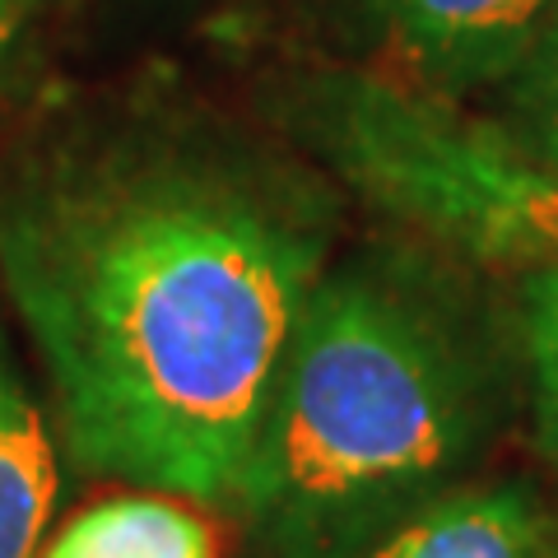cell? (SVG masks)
Wrapping results in <instances>:
<instances>
[{"mask_svg":"<svg viewBox=\"0 0 558 558\" xmlns=\"http://www.w3.org/2000/svg\"><path fill=\"white\" fill-rule=\"evenodd\" d=\"M336 196L238 140L70 126L0 182V293L89 475L233 508Z\"/></svg>","mask_w":558,"mask_h":558,"instance_id":"obj_1","label":"cell"},{"mask_svg":"<svg viewBox=\"0 0 558 558\" xmlns=\"http://www.w3.org/2000/svg\"><path fill=\"white\" fill-rule=\"evenodd\" d=\"M498 359L428 256L330 260L279 359L233 494L256 558H363L457 488L494 433Z\"/></svg>","mask_w":558,"mask_h":558,"instance_id":"obj_2","label":"cell"},{"mask_svg":"<svg viewBox=\"0 0 558 558\" xmlns=\"http://www.w3.org/2000/svg\"><path fill=\"white\" fill-rule=\"evenodd\" d=\"M317 159L418 238L465 260L558 270V178L498 121H470L391 75H322L293 98Z\"/></svg>","mask_w":558,"mask_h":558,"instance_id":"obj_3","label":"cell"},{"mask_svg":"<svg viewBox=\"0 0 558 558\" xmlns=\"http://www.w3.org/2000/svg\"><path fill=\"white\" fill-rule=\"evenodd\" d=\"M558 0H359L377 51L433 98H465L512 80Z\"/></svg>","mask_w":558,"mask_h":558,"instance_id":"obj_4","label":"cell"},{"mask_svg":"<svg viewBox=\"0 0 558 558\" xmlns=\"http://www.w3.org/2000/svg\"><path fill=\"white\" fill-rule=\"evenodd\" d=\"M363 558H558V517L521 480L457 484Z\"/></svg>","mask_w":558,"mask_h":558,"instance_id":"obj_5","label":"cell"},{"mask_svg":"<svg viewBox=\"0 0 558 558\" xmlns=\"http://www.w3.org/2000/svg\"><path fill=\"white\" fill-rule=\"evenodd\" d=\"M57 438L0 322V558H33L57 508Z\"/></svg>","mask_w":558,"mask_h":558,"instance_id":"obj_6","label":"cell"},{"mask_svg":"<svg viewBox=\"0 0 558 558\" xmlns=\"http://www.w3.org/2000/svg\"><path fill=\"white\" fill-rule=\"evenodd\" d=\"M43 558H215V535L178 498L131 494L70 517Z\"/></svg>","mask_w":558,"mask_h":558,"instance_id":"obj_7","label":"cell"},{"mask_svg":"<svg viewBox=\"0 0 558 558\" xmlns=\"http://www.w3.org/2000/svg\"><path fill=\"white\" fill-rule=\"evenodd\" d=\"M521 359L531 381L535 447L558 480V270H531L521 279Z\"/></svg>","mask_w":558,"mask_h":558,"instance_id":"obj_8","label":"cell"},{"mask_svg":"<svg viewBox=\"0 0 558 558\" xmlns=\"http://www.w3.org/2000/svg\"><path fill=\"white\" fill-rule=\"evenodd\" d=\"M508 84V121H498V126L526 159L558 178V5Z\"/></svg>","mask_w":558,"mask_h":558,"instance_id":"obj_9","label":"cell"},{"mask_svg":"<svg viewBox=\"0 0 558 558\" xmlns=\"http://www.w3.org/2000/svg\"><path fill=\"white\" fill-rule=\"evenodd\" d=\"M20 5L24 0H0V61H5V51L14 43V28H20Z\"/></svg>","mask_w":558,"mask_h":558,"instance_id":"obj_10","label":"cell"}]
</instances>
